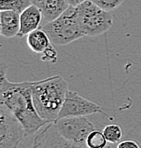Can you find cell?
I'll use <instances>...</instances> for the list:
<instances>
[{"instance_id": "obj_1", "label": "cell", "mask_w": 141, "mask_h": 148, "mask_svg": "<svg viewBox=\"0 0 141 148\" xmlns=\"http://www.w3.org/2000/svg\"><path fill=\"white\" fill-rule=\"evenodd\" d=\"M0 104L9 109L18 118L25 129L26 136L35 133L49 122L38 114L32 98L35 81L11 82L6 77V65L0 72Z\"/></svg>"}, {"instance_id": "obj_2", "label": "cell", "mask_w": 141, "mask_h": 148, "mask_svg": "<svg viewBox=\"0 0 141 148\" xmlns=\"http://www.w3.org/2000/svg\"><path fill=\"white\" fill-rule=\"evenodd\" d=\"M68 91L67 82L59 75L35 81L32 98L38 114L44 120L55 122Z\"/></svg>"}, {"instance_id": "obj_3", "label": "cell", "mask_w": 141, "mask_h": 148, "mask_svg": "<svg viewBox=\"0 0 141 148\" xmlns=\"http://www.w3.org/2000/svg\"><path fill=\"white\" fill-rule=\"evenodd\" d=\"M47 33L53 45H66L85 35L82 32L78 20L77 7L69 6L56 19L41 26Z\"/></svg>"}, {"instance_id": "obj_4", "label": "cell", "mask_w": 141, "mask_h": 148, "mask_svg": "<svg viewBox=\"0 0 141 148\" xmlns=\"http://www.w3.org/2000/svg\"><path fill=\"white\" fill-rule=\"evenodd\" d=\"M76 7L80 27L85 36L101 35L113 24V15L90 0H86Z\"/></svg>"}, {"instance_id": "obj_5", "label": "cell", "mask_w": 141, "mask_h": 148, "mask_svg": "<svg viewBox=\"0 0 141 148\" xmlns=\"http://www.w3.org/2000/svg\"><path fill=\"white\" fill-rule=\"evenodd\" d=\"M54 123L62 136L81 146H86L88 135L95 130L93 122L85 116L64 117L57 119Z\"/></svg>"}, {"instance_id": "obj_6", "label": "cell", "mask_w": 141, "mask_h": 148, "mask_svg": "<svg viewBox=\"0 0 141 148\" xmlns=\"http://www.w3.org/2000/svg\"><path fill=\"white\" fill-rule=\"evenodd\" d=\"M25 136V129L18 118L0 104V148H17Z\"/></svg>"}, {"instance_id": "obj_7", "label": "cell", "mask_w": 141, "mask_h": 148, "mask_svg": "<svg viewBox=\"0 0 141 148\" xmlns=\"http://www.w3.org/2000/svg\"><path fill=\"white\" fill-rule=\"evenodd\" d=\"M94 113H101L108 117V115L104 113L103 108L100 105L84 98L75 91L68 89L64 103L58 115V119L64 117L86 116Z\"/></svg>"}, {"instance_id": "obj_8", "label": "cell", "mask_w": 141, "mask_h": 148, "mask_svg": "<svg viewBox=\"0 0 141 148\" xmlns=\"http://www.w3.org/2000/svg\"><path fill=\"white\" fill-rule=\"evenodd\" d=\"M67 140L58 131L55 123L50 122L38 130L33 139L32 148H85Z\"/></svg>"}, {"instance_id": "obj_9", "label": "cell", "mask_w": 141, "mask_h": 148, "mask_svg": "<svg viewBox=\"0 0 141 148\" xmlns=\"http://www.w3.org/2000/svg\"><path fill=\"white\" fill-rule=\"evenodd\" d=\"M32 4L42 13V25L59 17L70 6L66 0H32Z\"/></svg>"}, {"instance_id": "obj_10", "label": "cell", "mask_w": 141, "mask_h": 148, "mask_svg": "<svg viewBox=\"0 0 141 148\" xmlns=\"http://www.w3.org/2000/svg\"><path fill=\"white\" fill-rule=\"evenodd\" d=\"M42 25V13L40 9L32 4L20 14V30L17 37L22 38Z\"/></svg>"}, {"instance_id": "obj_11", "label": "cell", "mask_w": 141, "mask_h": 148, "mask_svg": "<svg viewBox=\"0 0 141 148\" xmlns=\"http://www.w3.org/2000/svg\"><path fill=\"white\" fill-rule=\"evenodd\" d=\"M20 30V14L12 10L0 11V33L3 37L12 38Z\"/></svg>"}, {"instance_id": "obj_12", "label": "cell", "mask_w": 141, "mask_h": 148, "mask_svg": "<svg viewBox=\"0 0 141 148\" xmlns=\"http://www.w3.org/2000/svg\"><path fill=\"white\" fill-rule=\"evenodd\" d=\"M50 44H52L50 38L41 27L27 35V45L35 53L40 54Z\"/></svg>"}, {"instance_id": "obj_13", "label": "cell", "mask_w": 141, "mask_h": 148, "mask_svg": "<svg viewBox=\"0 0 141 148\" xmlns=\"http://www.w3.org/2000/svg\"><path fill=\"white\" fill-rule=\"evenodd\" d=\"M31 5L32 0H0L1 10H12L19 14Z\"/></svg>"}, {"instance_id": "obj_14", "label": "cell", "mask_w": 141, "mask_h": 148, "mask_svg": "<svg viewBox=\"0 0 141 148\" xmlns=\"http://www.w3.org/2000/svg\"><path fill=\"white\" fill-rule=\"evenodd\" d=\"M104 136L107 139L108 143H119L123 138L122 127L118 124H109L106 125L102 130Z\"/></svg>"}, {"instance_id": "obj_15", "label": "cell", "mask_w": 141, "mask_h": 148, "mask_svg": "<svg viewBox=\"0 0 141 148\" xmlns=\"http://www.w3.org/2000/svg\"><path fill=\"white\" fill-rule=\"evenodd\" d=\"M108 145V141L105 138L103 132L95 129L88 135L86 140V146L88 148H105Z\"/></svg>"}, {"instance_id": "obj_16", "label": "cell", "mask_w": 141, "mask_h": 148, "mask_svg": "<svg viewBox=\"0 0 141 148\" xmlns=\"http://www.w3.org/2000/svg\"><path fill=\"white\" fill-rule=\"evenodd\" d=\"M90 1H92L93 3H95L97 6L106 11L111 12L115 10L117 7H119L124 0H90Z\"/></svg>"}, {"instance_id": "obj_17", "label": "cell", "mask_w": 141, "mask_h": 148, "mask_svg": "<svg viewBox=\"0 0 141 148\" xmlns=\"http://www.w3.org/2000/svg\"><path fill=\"white\" fill-rule=\"evenodd\" d=\"M57 51L54 48L53 44H50L43 52L40 53V59L44 62L55 63L57 61Z\"/></svg>"}, {"instance_id": "obj_18", "label": "cell", "mask_w": 141, "mask_h": 148, "mask_svg": "<svg viewBox=\"0 0 141 148\" xmlns=\"http://www.w3.org/2000/svg\"><path fill=\"white\" fill-rule=\"evenodd\" d=\"M127 138H132L135 139L136 141H138L141 146V122L137 123L130 131L127 132L126 134Z\"/></svg>"}, {"instance_id": "obj_19", "label": "cell", "mask_w": 141, "mask_h": 148, "mask_svg": "<svg viewBox=\"0 0 141 148\" xmlns=\"http://www.w3.org/2000/svg\"><path fill=\"white\" fill-rule=\"evenodd\" d=\"M117 148H141L138 141L132 138H127L125 140H121L117 144Z\"/></svg>"}, {"instance_id": "obj_20", "label": "cell", "mask_w": 141, "mask_h": 148, "mask_svg": "<svg viewBox=\"0 0 141 148\" xmlns=\"http://www.w3.org/2000/svg\"><path fill=\"white\" fill-rule=\"evenodd\" d=\"M67 1V3L69 4V5H71V6H78V5H80L81 3H83L84 1H86V0H66Z\"/></svg>"}, {"instance_id": "obj_21", "label": "cell", "mask_w": 141, "mask_h": 148, "mask_svg": "<svg viewBox=\"0 0 141 148\" xmlns=\"http://www.w3.org/2000/svg\"><path fill=\"white\" fill-rule=\"evenodd\" d=\"M118 144V143H117ZM117 144L116 143H109L105 148H117ZM85 148H88V147H85Z\"/></svg>"}]
</instances>
